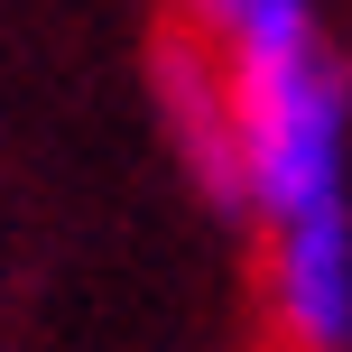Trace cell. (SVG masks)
<instances>
[{
	"mask_svg": "<svg viewBox=\"0 0 352 352\" xmlns=\"http://www.w3.org/2000/svg\"><path fill=\"white\" fill-rule=\"evenodd\" d=\"M232 74L241 204L269 232V306L297 352L352 343V102L324 65L316 0H186Z\"/></svg>",
	"mask_w": 352,
	"mask_h": 352,
	"instance_id": "6da1fadb",
	"label": "cell"
}]
</instances>
